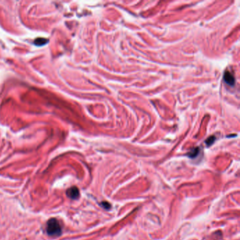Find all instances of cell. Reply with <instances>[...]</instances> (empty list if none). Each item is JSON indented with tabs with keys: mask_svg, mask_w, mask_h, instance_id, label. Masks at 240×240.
Here are the masks:
<instances>
[{
	"mask_svg": "<svg viewBox=\"0 0 240 240\" xmlns=\"http://www.w3.org/2000/svg\"><path fill=\"white\" fill-rule=\"evenodd\" d=\"M46 232L51 236H59L61 234V226L56 218H52L48 220L46 224Z\"/></svg>",
	"mask_w": 240,
	"mask_h": 240,
	"instance_id": "1",
	"label": "cell"
},
{
	"mask_svg": "<svg viewBox=\"0 0 240 240\" xmlns=\"http://www.w3.org/2000/svg\"><path fill=\"white\" fill-rule=\"evenodd\" d=\"M66 194H67V196L70 197L71 199H75L79 197L80 192H79V190H78V189L76 187H73L69 188V190H67Z\"/></svg>",
	"mask_w": 240,
	"mask_h": 240,
	"instance_id": "2",
	"label": "cell"
},
{
	"mask_svg": "<svg viewBox=\"0 0 240 240\" xmlns=\"http://www.w3.org/2000/svg\"><path fill=\"white\" fill-rule=\"evenodd\" d=\"M224 80L226 81V83H228L230 85L232 86L235 84V78L230 72H226L224 75Z\"/></svg>",
	"mask_w": 240,
	"mask_h": 240,
	"instance_id": "3",
	"label": "cell"
},
{
	"mask_svg": "<svg viewBox=\"0 0 240 240\" xmlns=\"http://www.w3.org/2000/svg\"><path fill=\"white\" fill-rule=\"evenodd\" d=\"M199 148H195L194 149H192L191 152H190L188 153L187 156L189 157H190V158H195L197 155L199 154Z\"/></svg>",
	"mask_w": 240,
	"mask_h": 240,
	"instance_id": "4",
	"label": "cell"
},
{
	"mask_svg": "<svg viewBox=\"0 0 240 240\" xmlns=\"http://www.w3.org/2000/svg\"><path fill=\"white\" fill-rule=\"evenodd\" d=\"M215 139H216V137H214V136H211V137H210L209 139H206V144H207V146L211 145V144L214 142V141H215Z\"/></svg>",
	"mask_w": 240,
	"mask_h": 240,
	"instance_id": "5",
	"label": "cell"
},
{
	"mask_svg": "<svg viewBox=\"0 0 240 240\" xmlns=\"http://www.w3.org/2000/svg\"><path fill=\"white\" fill-rule=\"evenodd\" d=\"M101 206L104 208L105 209H109L111 208V205L108 202H107V201H104V202L101 203Z\"/></svg>",
	"mask_w": 240,
	"mask_h": 240,
	"instance_id": "6",
	"label": "cell"
}]
</instances>
